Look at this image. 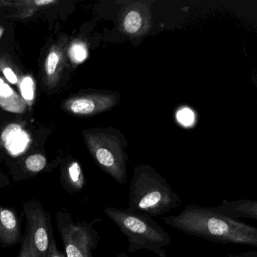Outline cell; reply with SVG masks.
<instances>
[{"label": "cell", "instance_id": "6da1fadb", "mask_svg": "<svg viewBox=\"0 0 257 257\" xmlns=\"http://www.w3.org/2000/svg\"><path fill=\"white\" fill-rule=\"evenodd\" d=\"M164 222L183 234L222 244L257 246V228L226 217L210 207L188 205L178 214L166 216Z\"/></svg>", "mask_w": 257, "mask_h": 257}, {"label": "cell", "instance_id": "7a4b0ae2", "mask_svg": "<svg viewBox=\"0 0 257 257\" xmlns=\"http://www.w3.org/2000/svg\"><path fill=\"white\" fill-rule=\"evenodd\" d=\"M181 204L180 196L153 167H135L129 188L127 209L155 217L162 216Z\"/></svg>", "mask_w": 257, "mask_h": 257}, {"label": "cell", "instance_id": "3957f363", "mask_svg": "<svg viewBox=\"0 0 257 257\" xmlns=\"http://www.w3.org/2000/svg\"><path fill=\"white\" fill-rule=\"evenodd\" d=\"M103 213L127 237L129 252L146 249L159 257H167L165 247L172 243V239L153 217L127 208L114 207H106Z\"/></svg>", "mask_w": 257, "mask_h": 257}, {"label": "cell", "instance_id": "277c9868", "mask_svg": "<svg viewBox=\"0 0 257 257\" xmlns=\"http://www.w3.org/2000/svg\"><path fill=\"white\" fill-rule=\"evenodd\" d=\"M84 140L98 166L119 184L127 183V155L124 145L115 135L106 132L86 131Z\"/></svg>", "mask_w": 257, "mask_h": 257}, {"label": "cell", "instance_id": "5b68a950", "mask_svg": "<svg viewBox=\"0 0 257 257\" xmlns=\"http://www.w3.org/2000/svg\"><path fill=\"white\" fill-rule=\"evenodd\" d=\"M56 219L66 257H88L97 249L98 233L92 224L75 223L69 213L61 210L57 212Z\"/></svg>", "mask_w": 257, "mask_h": 257}, {"label": "cell", "instance_id": "8992f818", "mask_svg": "<svg viewBox=\"0 0 257 257\" xmlns=\"http://www.w3.org/2000/svg\"><path fill=\"white\" fill-rule=\"evenodd\" d=\"M27 219L26 232L36 257L49 256V249L54 238L52 221L43 204L38 201L23 204Z\"/></svg>", "mask_w": 257, "mask_h": 257}, {"label": "cell", "instance_id": "52a82bcc", "mask_svg": "<svg viewBox=\"0 0 257 257\" xmlns=\"http://www.w3.org/2000/svg\"><path fill=\"white\" fill-rule=\"evenodd\" d=\"M118 100V96L112 94H83L65 100L61 108L73 115L87 116L111 109L116 104Z\"/></svg>", "mask_w": 257, "mask_h": 257}, {"label": "cell", "instance_id": "ba28073f", "mask_svg": "<svg viewBox=\"0 0 257 257\" xmlns=\"http://www.w3.org/2000/svg\"><path fill=\"white\" fill-rule=\"evenodd\" d=\"M67 37H61L48 52L44 64V82L49 88H55L61 80L67 55Z\"/></svg>", "mask_w": 257, "mask_h": 257}, {"label": "cell", "instance_id": "9c48e42d", "mask_svg": "<svg viewBox=\"0 0 257 257\" xmlns=\"http://www.w3.org/2000/svg\"><path fill=\"white\" fill-rule=\"evenodd\" d=\"M22 225L13 209L0 204V244L4 247L22 243Z\"/></svg>", "mask_w": 257, "mask_h": 257}, {"label": "cell", "instance_id": "30bf717a", "mask_svg": "<svg viewBox=\"0 0 257 257\" xmlns=\"http://www.w3.org/2000/svg\"><path fill=\"white\" fill-rule=\"evenodd\" d=\"M210 207L213 211L231 219L238 220L239 218H246L257 220V201L255 200H224L219 205Z\"/></svg>", "mask_w": 257, "mask_h": 257}, {"label": "cell", "instance_id": "8fae6325", "mask_svg": "<svg viewBox=\"0 0 257 257\" xmlns=\"http://www.w3.org/2000/svg\"><path fill=\"white\" fill-rule=\"evenodd\" d=\"M147 7L136 4L126 11L122 20V28L128 35H141L148 29L149 13Z\"/></svg>", "mask_w": 257, "mask_h": 257}, {"label": "cell", "instance_id": "7c38bea8", "mask_svg": "<svg viewBox=\"0 0 257 257\" xmlns=\"http://www.w3.org/2000/svg\"><path fill=\"white\" fill-rule=\"evenodd\" d=\"M0 107L14 113H23L27 108L23 98L6 83L2 77H0Z\"/></svg>", "mask_w": 257, "mask_h": 257}, {"label": "cell", "instance_id": "4fadbf2b", "mask_svg": "<svg viewBox=\"0 0 257 257\" xmlns=\"http://www.w3.org/2000/svg\"><path fill=\"white\" fill-rule=\"evenodd\" d=\"M65 189L70 192H77L82 190L85 186V177L79 162L73 161L66 168L64 174Z\"/></svg>", "mask_w": 257, "mask_h": 257}, {"label": "cell", "instance_id": "5bb4252c", "mask_svg": "<svg viewBox=\"0 0 257 257\" xmlns=\"http://www.w3.org/2000/svg\"><path fill=\"white\" fill-rule=\"evenodd\" d=\"M67 54L73 64H79L88 58V48L84 42L76 40L70 45Z\"/></svg>", "mask_w": 257, "mask_h": 257}, {"label": "cell", "instance_id": "9a60e30c", "mask_svg": "<svg viewBox=\"0 0 257 257\" xmlns=\"http://www.w3.org/2000/svg\"><path fill=\"white\" fill-rule=\"evenodd\" d=\"M22 98L25 103L31 106L35 98V85L31 76H25L20 82Z\"/></svg>", "mask_w": 257, "mask_h": 257}, {"label": "cell", "instance_id": "2e32d148", "mask_svg": "<svg viewBox=\"0 0 257 257\" xmlns=\"http://www.w3.org/2000/svg\"><path fill=\"white\" fill-rule=\"evenodd\" d=\"M47 165V160L43 155L34 154L28 156L25 162V166L29 172L37 173L43 171Z\"/></svg>", "mask_w": 257, "mask_h": 257}, {"label": "cell", "instance_id": "e0dca14e", "mask_svg": "<svg viewBox=\"0 0 257 257\" xmlns=\"http://www.w3.org/2000/svg\"><path fill=\"white\" fill-rule=\"evenodd\" d=\"M22 132V127L17 123L8 124L0 135V147L7 145L16 135Z\"/></svg>", "mask_w": 257, "mask_h": 257}, {"label": "cell", "instance_id": "ac0fdd59", "mask_svg": "<svg viewBox=\"0 0 257 257\" xmlns=\"http://www.w3.org/2000/svg\"><path fill=\"white\" fill-rule=\"evenodd\" d=\"M177 120L182 125L185 127L192 126L195 122V113L189 108H183L178 111L177 115Z\"/></svg>", "mask_w": 257, "mask_h": 257}, {"label": "cell", "instance_id": "d6986e66", "mask_svg": "<svg viewBox=\"0 0 257 257\" xmlns=\"http://www.w3.org/2000/svg\"><path fill=\"white\" fill-rule=\"evenodd\" d=\"M22 247H21L20 252H19L18 257H36L34 251H33L32 246L30 243L29 237L28 233L25 231V234L22 237Z\"/></svg>", "mask_w": 257, "mask_h": 257}, {"label": "cell", "instance_id": "ffe728a7", "mask_svg": "<svg viewBox=\"0 0 257 257\" xmlns=\"http://www.w3.org/2000/svg\"><path fill=\"white\" fill-rule=\"evenodd\" d=\"M0 70H2L4 76L10 83H11L12 85L19 84V79H18L17 75L15 73L14 70L10 66L7 65L6 63L1 61V60H0Z\"/></svg>", "mask_w": 257, "mask_h": 257}, {"label": "cell", "instance_id": "44dd1931", "mask_svg": "<svg viewBox=\"0 0 257 257\" xmlns=\"http://www.w3.org/2000/svg\"><path fill=\"white\" fill-rule=\"evenodd\" d=\"M48 257H66L64 252H61L57 246L55 237L52 239L51 243L50 249H49V256Z\"/></svg>", "mask_w": 257, "mask_h": 257}, {"label": "cell", "instance_id": "7402d4cb", "mask_svg": "<svg viewBox=\"0 0 257 257\" xmlns=\"http://www.w3.org/2000/svg\"><path fill=\"white\" fill-rule=\"evenodd\" d=\"M32 4L35 7H43L46 6L53 5V4H58V1L55 0H36V1H31Z\"/></svg>", "mask_w": 257, "mask_h": 257}, {"label": "cell", "instance_id": "603a6c76", "mask_svg": "<svg viewBox=\"0 0 257 257\" xmlns=\"http://www.w3.org/2000/svg\"><path fill=\"white\" fill-rule=\"evenodd\" d=\"M225 257H257L256 251H246L234 255V254L227 253Z\"/></svg>", "mask_w": 257, "mask_h": 257}, {"label": "cell", "instance_id": "cb8c5ba5", "mask_svg": "<svg viewBox=\"0 0 257 257\" xmlns=\"http://www.w3.org/2000/svg\"><path fill=\"white\" fill-rule=\"evenodd\" d=\"M117 257H128L127 256V253L126 252H122V253L119 254Z\"/></svg>", "mask_w": 257, "mask_h": 257}, {"label": "cell", "instance_id": "d4e9b609", "mask_svg": "<svg viewBox=\"0 0 257 257\" xmlns=\"http://www.w3.org/2000/svg\"><path fill=\"white\" fill-rule=\"evenodd\" d=\"M4 29L2 27H0V38L2 37L3 34H4Z\"/></svg>", "mask_w": 257, "mask_h": 257}, {"label": "cell", "instance_id": "484cf974", "mask_svg": "<svg viewBox=\"0 0 257 257\" xmlns=\"http://www.w3.org/2000/svg\"><path fill=\"white\" fill-rule=\"evenodd\" d=\"M88 257H93L92 254H91V255H90L89 256H88Z\"/></svg>", "mask_w": 257, "mask_h": 257}]
</instances>
